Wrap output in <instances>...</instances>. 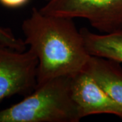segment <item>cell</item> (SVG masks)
Instances as JSON below:
<instances>
[{
  "instance_id": "obj_8",
  "label": "cell",
  "mask_w": 122,
  "mask_h": 122,
  "mask_svg": "<svg viewBox=\"0 0 122 122\" xmlns=\"http://www.w3.org/2000/svg\"><path fill=\"white\" fill-rule=\"evenodd\" d=\"M0 43L18 51H25L26 45L24 39L18 38L9 28L0 25Z\"/></svg>"
},
{
  "instance_id": "obj_5",
  "label": "cell",
  "mask_w": 122,
  "mask_h": 122,
  "mask_svg": "<svg viewBox=\"0 0 122 122\" xmlns=\"http://www.w3.org/2000/svg\"><path fill=\"white\" fill-rule=\"evenodd\" d=\"M71 87L81 118L96 114H111L122 118V106L85 71L71 77Z\"/></svg>"
},
{
  "instance_id": "obj_9",
  "label": "cell",
  "mask_w": 122,
  "mask_h": 122,
  "mask_svg": "<svg viewBox=\"0 0 122 122\" xmlns=\"http://www.w3.org/2000/svg\"><path fill=\"white\" fill-rule=\"evenodd\" d=\"M29 0H0V4L10 8H16L25 5Z\"/></svg>"
},
{
  "instance_id": "obj_2",
  "label": "cell",
  "mask_w": 122,
  "mask_h": 122,
  "mask_svg": "<svg viewBox=\"0 0 122 122\" xmlns=\"http://www.w3.org/2000/svg\"><path fill=\"white\" fill-rule=\"evenodd\" d=\"M81 119L72 97L71 77L37 85L20 102L0 111V122H77Z\"/></svg>"
},
{
  "instance_id": "obj_10",
  "label": "cell",
  "mask_w": 122,
  "mask_h": 122,
  "mask_svg": "<svg viewBox=\"0 0 122 122\" xmlns=\"http://www.w3.org/2000/svg\"><path fill=\"white\" fill-rule=\"evenodd\" d=\"M46 1H48V0H46Z\"/></svg>"
},
{
  "instance_id": "obj_7",
  "label": "cell",
  "mask_w": 122,
  "mask_h": 122,
  "mask_svg": "<svg viewBox=\"0 0 122 122\" xmlns=\"http://www.w3.org/2000/svg\"><path fill=\"white\" fill-rule=\"evenodd\" d=\"M86 48L90 55L122 62V29L111 33H94L81 28Z\"/></svg>"
},
{
  "instance_id": "obj_4",
  "label": "cell",
  "mask_w": 122,
  "mask_h": 122,
  "mask_svg": "<svg viewBox=\"0 0 122 122\" xmlns=\"http://www.w3.org/2000/svg\"><path fill=\"white\" fill-rule=\"evenodd\" d=\"M38 60L30 49L18 51L0 43V103L14 95L26 96L36 88Z\"/></svg>"
},
{
  "instance_id": "obj_1",
  "label": "cell",
  "mask_w": 122,
  "mask_h": 122,
  "mask_svg": "<svg viewBox=\"0 0 122 122\" xmlns=\"http://www.w3.org/2000/svg\"><path fill=\"white\" fill-rule=\"evenodd\" d=\"M21 28L25 43L38 60L37 85L85 71L91 55L73 18L44 14L33 8Z\"/></svg>"
},
{
  "instance_id": "obj_6",
  "label": "cell",
  "mask_w": 122,
  "mask_h": 122,
  "mask_svg": "<svg viewBox=\"0 0 122 122\" xmlns=\"http://www.w3.org/2000/svg\"><path fill=\"white\" fill-rule=\"evenodd\" d=\"M117 62L91 56L85 72L122 106V67Z\"/></svg>"
},
{
  "instance_id": "obj_3",
  "label": "cell",
  "mask_w": 122,
  "mask_h": 122,
  "mask_svg": "<svg viewBox=\"0 0 122 122\" xmlns=\"http://www.w3.org/2000/svg\"><path fill=\"white\" fill-rule=\"evenodd\" d=\"M39 10L48 15L86 19L103 34L122 29V0H48Z\"/></svg>"
}]
</instances>
